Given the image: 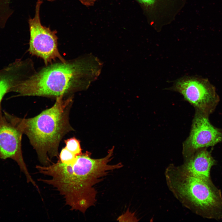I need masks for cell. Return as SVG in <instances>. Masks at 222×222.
I'll list each match as a JSON object with an SVG mask.
<instances>
[{"mask_svg":"<svg viewBox=\"0 0 222 222\" xmlns=\"http://www.w3.org/2000/svg\"><path fill=\"white\" fill-rule=\"evenodd\" d=\"M207 148L200 149L186 159L181 167L191 175L203 179H210V171L216 164Z\"/></svg>","mask_w":222,"mask_h":222,"instance_id":"ba28073f","label":"cell"},{"mask_svg":"<svg viewBox=\"0 0 222 222\" xmlns=\"http://www.w3.org/2000/svg\"><path fill=\"white\" fill-rule=\"evenodd\" d=\"M42 3V1L37 0L35 16L28 19L30 32L28 51L32 55L42 58L46 65L56 59L61 62H65L66 60L58 49L57 31L51 30L50 27L43 26L41 23L40 11Z\"/></svg>","mask_w":222,"mask_h":222,"instance_id":"5b68a950","label":"cell"},{"mask_svg":"<svg viewBox=\"0 0 222 222\" xmlns=\"http://www.w3.org/2000/svg\"><path fill=\"white\" fill-rule=\"evenodd\" d=\"M97 0H79L83 5L87 6H91L93 5Z\"/></svg>","mask_w":222,"mask_h":222,"instance_id":"5bb4252c","label":"cell"},{"mask_svg":"<svg viewBox=\"0 0 222 222\" xmlns=\"http://www.w3.org/2000/svg\"><path fill=\"white\" fill-rule=\"evenodd\" d=\"M10 0H0V27H4L5 24L12 13L10 7Z\"/></svg>","mask_w":222,"mask_h":222,"instance_id":"30bf717a","label":"cell"},{"mask_svg":"<svg viewBox=\"0 0 222 222\" xmlns=\"http://www.w3.org/2000/svg\"><path fill=\"white\" fill-rule=\"evenodd\" d=\"M64 142L66 144L65 147L75 155L77 156L82 153L80 142L76 138H71Z\"/></svg>","mask_w":222,"mask_h":222,"instance_id":"8fae6325","label":"cell"},{"mask_svg":"<svg viewBox=\"0 0 222 222\" xmlns=\"http://www.w3.org/2000/svg\"><path fill=\"white\" fill-rule=\"evenodd\" d=\"M138 1L145 8H150L155 6L159 0H138Z\"/></svg>","mask_w":222,"mask_h":222,"instance_id":"4fadbf2b","label":"cell"},{"mask_svg":"<svg viewBox=\"0 0 222 222\" xmlns=\"http://www.w3.org/2000/svg\"><path fill=\"white\" fill-rule=\"evenodd\" d=\"M77 156L65 147L61 151L59 160L63 163L70 164L74 162Z\"/></svg>","mask_w":222,"mask_h":222,"instance_id":"7c38bea8","label":"cell"},{"mask_svg":"<svg viewBox=\"0 0 222 222\" xmlns=\"http://www.w3.org/2000/svg\"><path fill=\"white\" fill-rule=\"evenodd\" d=\"M47 0L49 1L52 2V1H55L56 0Z\"/></svg>","mask_w":222,"mask_h":222,"instance_id":"9a60e30c","label":"cell"},{"mask_svg":"<svg viewBox=\"0 0 222 222\" xmlns=\"http://www.w3.org/2000/svg\"><path fill=\"white\" fill-rule=\"evenodd\" d=\"M102 65L91 54L54 64L22 80L11 91L23 96H64L88 88L99 76Z\"/></svg>","mask_w":222,"mask_h":222,"instance_id":"6da1fadb","label":"cell"},{"mask_svg":"<svg viewBox=\"0 0 222 222\" xmlns=\"http://www.w3.org/2000/svg\"><path fill=\"white\" fill-rule=\"evenodd\" d=\"M39 172L50 176V179L41 178L38 180L52 186L63 195L66 204L71 210L83 213L96 201L97 191L86 184L73 162L65 164L59 160L47 166L36 165Z\"/></svg>","mask_w":222,"mask_h":222,"instance_id":"3957f363","label":"cell"},{"mask_svg":"<svg viewBox=\"0 0 222 222\" xmlns=\"http://www.w3.org/2000/svg\"><path fill=\"white\" fill-rule=\"evenodd\" d=\"M23 134L5 116L0 105V159L11 158L15 161L25 175L27 183L38 189L37 185L30 175L24 161L22 150Z\"/></svg>","mask_w":222,"mask_h":222,"instance_id":"52a82bcc","label":"cell"},{"mask_svg":"<svg viewBox=\"0 0 222 222\" xmlns=\"http://www.w3.org/2000/svg\"><path fill=\"white\" fill-rule=\"evenodd\" d=\"M28 65L27 61L17 60L0 70V105L6 94L24 79Z\"/></svg>","mask_w":222,"mask_h":222,"instance_id":"9c48e42d","label":"cell"},{"mask_svg":"<svg viewBox=\"0 0 222 222\" xmlns=\"http://www.w3.org/2000/svg\"><path fill=\"white\" fill-rule=\"evenodd\" d=\"M208 117L195 110L190 134L183 144L184 159L200 149L213 146L222 142V130L213 125Z\"/></svg>","mask_w":222,"mask_h":222,"instance_id":"8992f818","label":"cell"},{"mask_svg":"<svg viewBox=\"0 0 222 222\" xmlns=\"http://www.w3.org/2000/svg\"><path fill=\"white\" fill-rule=\"evenodd\" d=\"M170 89L179 93L195 110L208 116L214 111L220 100L215 86L208 79L200 77H182Z\"/></svg>","mask_w":222,"mask_h":222,"instance_id":"277c9868","label":"cell"},{"mask_svg":"<svg viewBox=\"0 0 222 222\" xmlns=\"http://www.w3.org/2000/svg\"><path fill=\"white\" fill-rule=\"evenodd\" d=\"M73 99L72 96L57 97L51 107L31 118H21L4 111L6 118L27 136L43 166L50 164L52 158L58 157L61 141L74 130L69 121Z\"/></svg>","mask_w":222,"mask_h":222,"instance_id":"7a4b0ae2","label":"cell"}]
</instances>
